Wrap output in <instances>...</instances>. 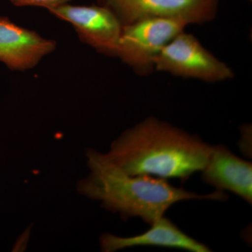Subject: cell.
I'll list each match as a JSON object with an SVG mask.
<instances>
[{"label": "cell", "mask_w": 252, "mask_h": 252, "mask_svg": "<svg viewBox=\"0 0 252 252\" xmlns=\"http://www.w3.org/2000/svg\"><path fill=\"white\" fill-rule=\"evenodd\" d=\"M56 49L54 40L0 16V62L11 70L31 69Z\"/></svg>", "instance_id": "obj_7"}, {"label": "cell", "mask_w": 252, "mask_h": 252, "mask_svg": "<svg viewBox=\"0 0 252 252\" xmlns=\"http://www.w3.org/2000/svg\"><path fill=\"white\" fill-rule=\"evenodd\" d=\"M212 149L198 136L149 117L123 132L102 155L127 175L185 182L203 170Z\"/></svg>", "instance_id": "obj_1"}, {"label": "cell", "mask_w": 252, "mask_h": 252, "mask_svg": "<svg viewBox=\"0 0 252 252\" xmlns=\"http://www.w3.org/2000/svg\"><path fill=\"white\" fill-rule=\"evenodd\" d=\"M56 17L70 23L79 39L97 52L117 56L123 25L107 6L66 4L49 10Z\"/></svg>", "instance_id": "obj_6"}, {"label": "cell", "mask_w": 252, "mask_h": 252, "mask_svg": "<svg viewBox=\"0 0 252 252\" xmlns=\"http://www.w3.org/2000/svg\"><path fill=\"white\" fill-rule=\"evenodd\" d=\"M16 6H39L48 10L66 4L69 0H9Z\"/></svg>", "instance_id": "obj_10"}, {"label": "cell", "mask_w": 252, "mask_h": 252, "mask_svg": "<svg viewBox=\"0 0 252 252\" xmlns=\"http://www.w3.org/2000/svg\"><path fill=\"white\" fill-rule=\"evenodd\" d=\"M123 26L147 18L180 20L202 24L216 17L219 0H104Z\"/></svg>", "instance_id": "obj_5"}, {"label": "cell", "mask_w": 252, "mask_h": 252, "mask_svg": "<svg viewBox=\"0 0 252 252\" xmlns=\"http://www.w3.org/2000/svg\"><path fill=\"white\" fill-rule=\"evenodd\" d=\"M241 140L239 143V147L241 149L242 152L247 157H250L252 156V146H250V143H252V126L250 125H245L241 127Z\"/></svg>", "instance_id": "obj_11"}, {"label": "cell", "mask_w": 252, "mask_h": 252, "mask_svg": "<svg viewBox=\"0 0 252 252\" xmlns=\"http://www.w3.org/2000/svg\"><path fill=\"white\" fill-rule=\"evenodd\" d=\"M187 23L180 20L153 18L123 26L117 56L139 74L154 69V61L159 53Z\"/></svg>", "instance_id": "obj_4"}, {"label": "cell", "mask_w": 252, "mask_h": 252, "mask_svg": "<svg viewBox=\"0 0 252 252\" xmlns=\"http://www.w3.org/2000/svg\"><path fill=\"white\" fill-rule=\"evenodd\" d=\"M142 234L132 237H119L104 233L99 239L104 252H114L135 247L153 246L175 248L191 252H210L211 249L189 236L165 216L150 225Z\"/></svg>", "instance_id": "obj_9"}, {"label": "cell", "mask_w": 252, "mask_h": 252, "mask_svg": "<svg viewBox=\"0 0 252 252\" xmlns=\"http://www.w3.org/2000/svg\"><path fill=\"white\" fill-rule=\"evenodd\" d=\"M86 157L90 174L79 182V193L100 202L104 208L120 214L124 220L139 217L151 225L179 202L228 200V195L223 191L216 190L200 195L174 187L166 179L127 175L107 161L102 154L93 149L88 151Z\"/></svg>", "instance_id": "obj_2"}, {"label": "cell", "mask_w": 252, "mask_h": 252, "mask_svg": "<svg viewBox=\"0 0 252 252\" xmlns=\"http://www.w3.org/2000/svg\"><path fill=\"white\" fill-rule=\"evenodd\" d=\"M154 69L207 82L228 80L234 72L207 51L193 34L182 32L164 46L154 61Z\"/></svg>", "instance_id": "obj_3"}, {"label": "cell", "mask_w": 252, "mask_h": 252, "mask_svg": "<svg viewBox=\"0 0 252 252\" xmlns=\"http://www.w3.org/2000/svg\"><path fill=\"white\" fill-rule=\"evenodd\" d=\"M201 172L204 183L219 191L231 192L252 204V163L235 155L224 145L213 146Z\"/></svg>", "instance_id": "obj_8"}, {"label": "cell", "mask_w": 252, "mask_h": 252, "mask_svg": "<svg viewBox=\"0 0 252 252\" xmlns=\"http://www.w3.org/2000/svg\"><path fill=\"white\" fill-rule=\"evenodd\" d=\"M248 1H252V0H248Z\"/></svg>", "instance_id": "obj_12"}]
</instances>
